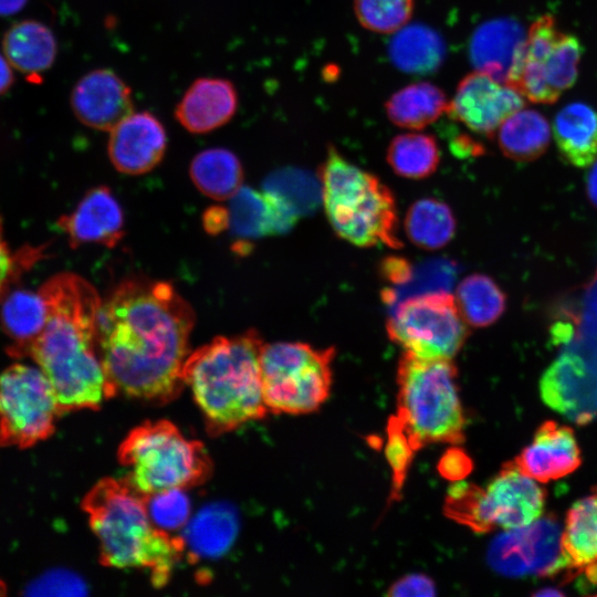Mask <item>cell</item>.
Here are the masks:
<instances>
[{
	"mask_svg": "<svg viewBox=\"0 0 597 597\" xmlns=\"http://www.w3.org/2000/svg\"><path fill=\"white\" fill-rule=\"evenodd\" d=\"M190 304L166 282L127 280L103 303L97 341L113 396L168 402L181 391Z\"/></svg>",
	"mask_w": 597,
	"mask_h": 597,
	"instance_id": "cell-1",
	"label": "cell"
},
{
	"mask_svg": "<svg viewBox=\"0 0 597 597\" xmlns=\"http://www.w3.org/2000/svg\"><path fill=\"white\" fill-rule=\"evenodd\" d=\"M39 291L46 321L29 356L51 383L61 413L100 408L113 394L98 349L97 291L70 272L52 276Z\"/></svg>",
	"mask_w": 597,
	"mask_h": 597,
	"instance_id": "cell-2",
	"label": "cell"
},
{
	"mask_svg": "<svg viewBox=\"0 0 597 597\" xmlns=\"http://www.w3.org/2000/svg\"><path fill=\"white\" fill-rule=\"evenodd\" d=\"M263 345L259 334L249 331L217 337L189 354L184 381L191 389L211 436L229 432L270 412L263 397Z\"/></svg>",
	"mask_w": 597,
	"mask_h": 597,
	"instance_id": "cell-3",
	"label": "cell"
},
{
	"mask_svg": "<svg viewBox=\"0 0 597 597\" xmlns=\"http://www.w3.org/2000/svg\"><path fill=\"white\" fill-rule=\"evenodd\" d=\"M83 509L104 566L143 569L154 586L167 584L185 553L184 541L154 524L145 496L125 478L97 482L85 495Z\"/></svg>",
	"mask_w": 597,
	"mask_h": 597,
	"instance_id": "cell-4",
	"label": "cell"
},
{
	"mask_svg": "<svg viewBox=\"0 0 597 597\" xmlns=\"http://www.w3.org/2000/svg\"><path fill=\"white\" fill-rule=\"evenodd\" d=\"M318 177L327 218L341 238L358 247H401L394 195L376 176L329 146Z\"/></svg>",
	"mask_w": 597,
	"mask_h": 597,
	"instance_id": "cell-5",
	"label": "cell"
},
{
	"mask_svg": "<svg viewBox=\"0 0 597 597\" xmlns=\"http://www.w3.org/2000/svg\"><path fill=\"white\" fill-rule=\"evenodd\" d=\"M396 380V417L417 451L431 443L459 444L464 440L467 419L452 359L405 352Z\"/></svg>",
	"mask_w": 597,
	"mask_h": 597,
	"instance_id": "cell-6",
	"label": "cell"
},
{
	"mask_svg": "<svg viewBox=\"0 0 597 597\" xmlns=\"http://www.w3.org/2000/svg\"><path fill=\"white\" fill-rule=\"evenodd\" d=\"M118 460L127 470L125 479L145 496L199 485L212 472L205 446L167 420L134 428L119 446Z\"/></svg>",
	"mask_w": 597,
	"mask_h": 597,
	"instance_id": "cell-7",
	"label": "cell"
},
{
	"mask_svg": "<svg viewBox=\"0 0 597 597\" xmlns=\"http://www.w3.org/2000/svg\"><path fill=\"white\" fill-rule=\"evenodd\" d=\"M545 493L536 480L513 461L483 488L455 481L448 490L447 516L476 533L521 527L537 520Z\"/></svg>",
	"mask_w": 597,
	"mask_h": 597,
	"instance_id": "cell-8",
	"label": "cell"
},
{
	"mask_svg": "<svg viewBox=\"0 0 597 597\" xmlns=\"http://www.w3.org/2000/svg\"><path fill=\"white\" fill-rule=\"evenodd\" d=\"M335 350L305 343L264 344L263 397L272 413L305 415L320 409L332 387Z\"/></svg>",
	"mask_w": 597,
	"mask_h": 597,
	"instance_id": "cell-9",
	"label": "cell"
},
{
	"mask_svg": "<svg viewBox=\"0 0 597 597\" xmlns=\"http://www.w3.org/2000/svg\"><path fill=\"white\" fill-rule=\"evenodd\" d=\"M386 329L389 338L405 352L443 359H452L469 334L455 298L447 291L404 298L392 307Z\"/></svg>",
	"mask_w": 597,
	"mask_h": 597,
	"instance_id": "cell-10",
	"label": "cell"
},
{
	"mask_svg": "<svg viewBox=\"0 0 597 597\" xmlns=\"http://www.w3.org/2000/svg\"><path fill=\"white\" fill-rule=\"evenodd\" d=\"M582 52L575 35L559 30L552 15H541L526 31L522 63L512 86L528 102L552 104L574 85Z\"/></svg>",
	"mask_w": 597,
	"mask_h": 597,
	"instance_id": "cell-11",
	"label": "cell"
},
{
	"mask_svg": "<svg viewBox=\"0 0 597 597\" xmlns=\"http://www.w3.org/2000/svg\"><path fill=\"white\" fill-rule=\"evenodd\" d=\"M61 415L45 374L13 364L0 373V446L30 447L48 438Z\"/></svg>",
	"mask_w": 597,
	"mask_h": 597,
	"instance_id": "cell-12",
	"label": "cell"
},
{
	"mask_svg": "<svg viewBox=\"0 0 597 597\" xmlns=\"http://www.w3.org/2000/svg\"><path fill=\"white\" fill-rule=\"evenodd\" d=\"M563 527L553 516L503 530L488 551L491 567L506 577L548 576L568 568L563 548Z\"/></svg>",
	"mask_w": 597,
	"mask_h": 597,
	"instance_id": "cell-13",
	"label": "cell"
},
{
	"mask_svg": "<svg viewBox=\"0 0 597 597\" xmlns=\"http://www.w3.org/2000/svg\"><path fill=\"white\" fill-rule=\"evenodd\" d=\"M524 105L525 98L516 88L475 70L459 82L447 113L470 130L492 136Z\"/></svg>",
	"mask_w": 597,
	"mask_h": 597,
	"instance_id": "cell-14",
	"label": "cell"
},
{
	"mask_svg": "<svg viewBox=\"0 0 597 597\" xmlns=\"http://www.w3.org/2000/svg\"><path fill=\"white\" fill-rule=\"evenodd\" d=\"M70 105L83 125L104 132L112 130L134 112L130 87L107 67L81 76L71 91Z\"/></svg>",
	"mask_w": 597,
	"mask_h": 597,
	"instance_id": "cell-15",
	"label": "cell"
},
{
	"mask_svg": "<svg viewBox=\"0 0 597 597\" xmlns=\"http://www.w3.org/2000/svg\"><path fill=\"white\" fill-rule=\"evenodd\" d=\"M108 133L111 163L126 175L150 171L160 163L167 148L166 129L148 111L130 113Z\"/></svg>",
	"mask_w": 597,
	"mask_h": 597,
	"instance_id": "cell-16",
	"label": "cell"
},
{
	"mask_svg": "<svg viewBox=\"0 0 597 597\" xmlns=\"http://www.w3.org/2000/svg\"><path fill=\"white\" fill-rule=\"evenodd\" d=\"M224 211L226 230L244 243L265 235L285 233L298 218L277 195L243 186L229 199Z\"/></svg>",
	"mask_w": 597,
	"mask_h": 597,
	"instance_id": "cell-17",
	"label": "cell"
},
{
	"mask_svg": "<svg viewBox=\"0 0 597 597\" xmlns=\"http://www.w3.org/2000/svg\"><path fill=\"white\" fill-rule=\"evenodd\" d=\"M70 245L96 243L114 248L123 238V211L112 191L100 186L91 189L71 213L57 220Z\"/></svg>",
	"mask_w": 597,
	"mask_h": 597,
	"instance_id": "cell-18",
	"label": "cell"
},
{
	"mask_svg": "<svg viewBox=\"0 0 597 597\" xmlns=\"http://www.w3.org/2000/svg\"><path fill=\"white\" fill-rule=\"evenodd\" d=\"M526 32L515 20L500 18L481 24L470 44L475 70L513 85L520 70Z\"/></svg>",
	"mask_w": 597,
	"mask_h": 597,
	"instance_id": "cell-19",
	"label": "cell"
},
{
	"mask_svg": "<svg viewBox=\"0 0 597 597\" xmlns=\"http://www.w3.org/2000/svg\"><path fill=\"white\" fill-rule=\"evenodd\" d=\"M238 105V92L230 80L199 77L188 86L176 105L175 117L189 133L206 134L228 124Z\"/></svg>",
	"mask_w": 597,
	"mask_h": 597,
	"instance_id": "cell-20",
	"label": "cell"
},
{
	"mask_svg": "<svg viewBox=\"0 0 597 597\" xmlns=\"http://www.w3.org/2000/svg\"><path fill=\"white\" fill-rule=\"evenodd\" d=\"M514 462L524 473L544 483L575 471L580 464V451L569 427L546 421Z\"/></svg>",
	"mask_w": 597,
	"mask_h": 597,
	"instance_id": "cell-21",
	"label": "cell"
},
{
	"mask_svg": "<svg viewBox=\"0 0 597 597\" xmlns=\"http://www.w3.org/2000/svg\"><path fill=\"white\" fill-rule=\"evenodd\" d=\"M1 44L11 66L32 76L48 71L57 54L53 31L43 22L31 19L11 24L4 32Z\"/></svg>",
	"mask_w": 597,
	"mask_h": 597,
	"instance_id": "cell-22",
	"label": "cell"
},
{
	"mask_svg": "<svg viewBox=\"0 0 597 597\" xmlns=\"http://www.w3.org/2000/svg\"><path fill=\"white\" fill-rule=\"evenodd\" d=\"M562 541L567 569L582 573L597 584V492L572 505Z\"/></svg>",
	"mask_w": 597,
	"mask_h": 597,
	"instance_id": "cell-23",
	"label": "cell"
},
{
	"mask_svg": "<svg viewBox=\"0 0 597 597\" xmlns=\"http://www.w3.org/2000/svg\"><path fill=\"white\" fill-rule=\"evenodd\" d=\"M553 134L561 155L576 167L591 165L597 158V112L575 102L555 116Z\"/></svg>",
	"mask_w": 597,
	"mask_h": 597,
	"instance_id": "cell-24",
	"label": "cell"
},
{
	"mask_svg": "<svg viewBox=\"0 0 597 597\" xmlns=\"http://www.w3.org/2000/svg\"><path fill=\"white\" fill-rule=\"evenodd\" d=\"M237 531L233 507L226 503L210 504L186 524L181 536L185 552L195 559L218 557L231 546Z\"/></svg>",
	"mask_w": 597,
	"mask_h": 597,
	"instance_id": "cell-25",
	"label": "cell"
},
{
	"mask_svg": "<svg viewBox=\"0 0 597 597\" xmlns=\"http://www.w3.org/2000/svg\"><path fill=\"white\" fill-rule=\"evenodd\" d=\"M444 92L430 82L410 83L392 93L385 102L388 119L407 129H423L447 112Z\"/></svg>",
	"mask_w": 597,
	"mask_h": 597,
	"instance_id": "cell-26",
	"label": "cell"
},
{
	"mask_svg": "<svg viewBox=\"0 0 597 597\" xmlns=\"http://www.w3.org/2000/svg\"><path fill=\"white\" fill-rule=\"evenodd\" d=\"M0 317L6 335L12 341L11 354L27 356L45 325L46 304L40 291L15 290L3 296Z\"/></svg>",
	"mask_w": 597,
	"mask_h": 597,
	"instance_id": "cell-27",
	"label": "cell"
},
{
	"mask_svg": "<svg viewBox=\"0 0 597 597\" xmlns=\"http://www.w3.org/2000/svg\"><path fill=\"white\" fill-rule=\"evenodd\" d=\"M189 172L198 190L218 201L229 200L242 187L241 161L227 148L213 147L198 153Z\"/></svg>",
	"mask_w": 597,
	"mask_h": 597,
	"instance_id": "cell-28",
	"label": "cell"
},
{
	"mask_svg": "<svg viewBox=\"0 0 597 597\" xmlns=\"http://www.w3.org/2000/svg\"><path fill=\"white\" fill-rule=\"evenodd\" d=\"M496 134L502 153L519 161L541 156L551 139L547 119L541 113L524 107L511 114L500 125Z\"/></svg>",
	"mask_w": 597,
	"mask_h": 597,
	"instance_id": "cell-29",
	"label": "cell"
},
{
	"mask_svg": "<svg viewBox=\"0 0 597 597\" xmlns=\"http://www.w3.org/2000/svg\"><path fill=\"white\" fill-rule=\"evenodd\" d=\"M444 54L442 38L423 24L405 25L396 32L389 45L392 63L411 73L434 71L442 63Z\"/></svg>",
	"mask_w": 597,
	"mask_h": 597,
	"instance_id": "cell-30",
	"label": "cell"
},
{
	"mask_svg": "<svg viewBox=\"0 0 597 597\" xmlns=\"http://www.w3.org/2000/svg\"><path fill=\"white\" fill-rule=\"evenodd\" d=\"M409 240L426 250H437L451 241L455 219L447 203L434 198L415 201L405 218Z\"/></svg>",
	"mask_w": 597,
	"mask_h": 597,
	"instance_id": "cell-31",
	"label": "cell"
},
{
	"mask_svg": "<svg viewBox=\"0 0 597 597\" xmlns=\"http://www.w3.org/2000/svg\"><path fill=\"white\" fill-rule=\"evenodd\" d=\"M386 159L395 174L409 179H423L437 170L440 149L432 135L404 133L390 140Z\"/></svg>",
	"mask_w": 597,
	"mask_h": 597,
	"instance_id": "cell-32",
	"label": "cell"
},
{
	"mask_svg": "<svg viewBox=\"0 0 597 597\" xmlns=\"http://www.w3.org/2000/svg\"><path fill=\"white\" fill-rule=\"evenodd\" d=\"M455 303L465 323L484 327L493 324L503 314L505 294L485 274L474 273L462 280L455 292Z\"/></svg>",
	"mask_w": 597,
	"mask_h": 597,
	"instance_id": "cell-33",
	"label": "cell"
},
{
	"mask_svg": "<svg viewBox=\"0 0 597 597\" xmlns=\"http://www.w3.org/2000/svg\"><path fill=\"white\" fill-rule=\"evenodd\" d=\"M263 189L281 197L298 217L313 212L322 198V186L317 180L295 168L272 172L264 180Z\"/></svg>",
	"mask_w": 597,
	"mask_h": 597,
	"instance_id": "cell-34",
	"label": "cell"
},
{
	"mask_svg": "<svg viewBox=\"0 0 597 597\" xmlns=\"http://www.w3.org/2000/svg\"><path fill=\"white\" fill-rule=\"evenodd\" d=\"M354 14L366 30L392 34L410 21L415 0H354Z\"/></svg>",
	"mask_w": 597,
	"mask_h": 597,
	"instance_id": "cell-35",
	"label": "cell"
},
{
	"mask_svg": "<svg viewBox=\"0 0 597 597\" xmlns=\"http://www.w3.org/2000/svg\"><path fill=\"white\" fill-rule=\"evenodd\" d=\"M145 501L151 521L163 531L169 532L185 527L189 521L191 502L184 489H171L146 495Z\"/></svg>",
	"mask_w": 597,
	"mask_h": 597,
	"instance_id": "cell-36",
	"label": "cell"
},
{
	"mask_svg": "<svg viewBox=\"0 0 597 597\" xmlns=\"http://www.w3.org/2000/svg\"><path fill=\"white\" fill-rule=\"evenodd\" d=\"M416 451L399 419L396 415L390 417L387 423L385 447V455L392 473L390 500L400 499L401 489Z\"/></svg>",
	"mask_w": 597,
	"mask_h": 597,
	"instance_id": "cell-37",
	"label": "cell"
},
{
	"mask_svg": "<svg viewBox=\"0 0 597 597\" xmlns=\"http://www.w3.org/2000/svg\"><path fill=\"white\" fill-rule=\"evenodd\" d=\"M85 582L75 573L53 569L29 583L23 595L29 596H82L86 594Z\"/></svg>",
	"mask_w": 597,
	"mask_h": 597,
	"instance_id": "cell-38",
	"label": "cell"
},
{
	"mask_svg": "<svg viewBox=\"0 0 597 597\" xmlns=\"http://www.w3.org/2000/svg\"><path fill=\"white\" fill-rule=\"evenodd\" d=\"M392 597H432L436 595L434 582L425 574H409L396 580L388 589Z\"/></svg>",
	"mask_w": 597,
	"mask_h": 597,
	"instance_id": "cell-39",
	"label": "cell"
},
{
	"mask_svg": "<svg viewBox=\"0 0 597 597\" xmlns=\"http://www.w3.org/2000/svg\"><path fill=\"white\" fill-rule=\"evenodd\" d=\"M413 272L415 269L411 262L402 256H387L380 264L381 276L397 290L405 287L410 282Z\"/></svg>",
	"mask_w": 597,
	"mask_h": 597,
	"instance_id": "cell-40",
	"label": "cell"
},
{
	"mask_svg": "<svg viewBox=\"0 0 597 597\" xmlns=\"http://www.w3.org/2000/svg\"><path fill=\"white\" fill-rule=\"evenodd\" d=\"M439 472L451 481H461L472 469L471 459L459 448L449 449L441 458Z\"/></svg>",
	"mask_w": 597,
	"mask_h": 597,
	"instance_id": "cell-41",
	"label": "cell"
},
{
	"mask_svg": "<svg viewBox=\"0 0 597 597\" xmlns=\"http://www.w3.org/2000/svg\"><path fill=\"white\" fill-rule=\"evenodd\" d=\"M14 266V258L3 239L2 224L0 220V300L6 295L9 284L13 279Z\"/></svg>",
	"mask_w": 597,
	"mask_h": 597,
	"instance_id": "cell-42",
	"label": "cell"
},
{
	"mask_svg": "<svg viewBox=\"0 0 597 597\" xmlns=\"http://www.w3.org/2000/svg\"><path fill=\"white\" fill-rule=\"evenodd\" d=\"M13 70L4 54L0 53V95L6 94L13 85Z\"/></svg>",
	"mask_w": 597,
	"mask_h": 597,
	"instance_id": "cell-43",
	"label": "cell"
},
{
	"mask_svg": "<svg viewBox=\"0 0 597 597\" xmlns=\"http://www.w3.org/2000/svg\"><path fill=\"white\" fill-rule=\"evenodd\" d=\"M29 0H0V17H10L20 12Z\"/></svg>",
	"mask_w": 597,
	"mask_h": 597,
	"instance_id": "cell-44",
	"label": "cell"
},
{
	"mask_svg": "<svg viewBox=\"0 0 597 597\" xmlns=\"http://www.w3.org/2000/svg\"><path fill=\"white\" fill-rule=\"evenodd\" d=\"M587 192L590 201L597 207V161L587 176Z\"/></svg>",
	"mask_w": 597,
	"mask_h": 597,
	"instance_id": "cell-45",
	"label": "cell"
},
{
	"mask_svg": "<svg viewBox=\"0 0 597 597\" xmlns=\"http://www.w3.org/2000/svg\"><path fill=\"white\" fill-rule=\"evenodd\" d=\"M6 593V586L2 582H0V595H3Z\"/></svg>",
	"mask_w": 597,
	"mask_h": 597,
	"instance_id": "cell-46",
	"label": "cell"
}]
</instances>
